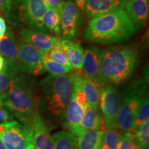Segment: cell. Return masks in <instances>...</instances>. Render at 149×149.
Instances as JSON below:
<instances>
[{
    "mask_svg": "<svg viewBox=\"0 0 149 149\" xmlns=\"http://www.w3.org/2000/svg\"><path fill=\"white\" fill-rule=\"evenodd\" d=\"M136 33L125 10H117L92 18L84 34L85 41L111 45L129 40Z\"/></svg>",
    "mask_w": 149,
    "mask_h": 149,
    "instance_id": "1",
    "label": "cell"
},
{
    "mask_svg": "<svg viewBox=\"0 0 149 149\" xmlns=\"http://www.w3.org/2000/svg\"><path fill=\"white\" fill-rule=\"evenodd\" d=\"M138 53L130 46H115L101 51L99 78L104 82L120 84L127 80L135 69Z\"/></svg>",
    "mask_w": 149,
    "mask_h": 149,
    "instance_id": "2",
    "label": "cell"
},
{
    "mask_svg": "<svg viewBox=\"0 0 149 149\" xmlns=\"http://www.w3.org/2000/svg\"><path fill=\"white\" fill-rule=\"evenodd\" d=\"M14 117L23 124H31L38 102L35 81L29 76L16 75L1 97Z\"/></svg>",
    "mask_w": 149,
    "mask_h": 149,
    "instance_id": "3",
    "label": "cell"
},
{
    "mask_svg": "<svg viewBox=\"0 0 149 149\" xmlns=\"http://www.w3.org/2000/svg\"><path fill=\"white\" fill-rule=\"evenodd\" d=\"M73 72L54 76L49 74L40 81L42 104L44 111L52 117L65 115L71 96Z\"/></svg>",
    "mask_w": 149,
    "mask_h": 149,
    "instance_id": "4",
    "label": "cell"
},
{
    "mask_svg": "<svg viewBox=\"0 0 149 149\" xmlns=\"http://www.w3.org/2000/svg\"><path fill=\"white\" fill-rule=\"evenodd\" d=\"M46 7L44 0H7L4 11L11 25L47 33L43 24Z\"/></svg>",
    "mask_w": 149,
    "mask_h": 149,
    "instance_id": "5",
    "label": "cell"
},
{
    "mask_svg": "<svg viewBox=\"0 0 149 149\" xmlns=\"http://www.w3.org/2000/svg\"><path fill=\"white\" fill-rule=\"evenodd\" d=\"M146 95V81L144 79L136 80L126 88L117 117V127L123 133L130 130L136 113Z\"/></svg>",
    "mask_w": 149,
    "mask_h": 149,
    "instance_id": "6",
    "label": "cell"
},
{
    "mask_svg": "<svg viewBox=\"0 0 149 149\" xmlns=\"http://www.w3.org/2000/svg\"><path fill=\"white\" fill-rule=\"evenodd\" d=\"M0 139L6 149H33L31 124L12 120L0 124Z\"/></svg>",
    "mask_w": 149,
    "mask_h": 149,
    "instance_id": "7",
    "label": "cell"
},
{
    "mask_svg": "<svg viewBox=\"0 0 149 149\" xmlns=\"http://www.w3.org/2000/svg\"><path fill=\"white\" fill-rule=\"evenodd\" d=\"M83 24L81 10L72 1H64L61 7V35L64 40H71L79 35Z\"/></svg>",
    "mask_w": 149,
    "mask_h": 149,
    "instance_id": "8",
    "label": "cell"
},
{
    "mask_svg": "<svg viewBox=\"0 0 149 149\" xmlns=\"http://www.w3.org/2000/svg\"><path fill=\"white\" fill-rule=\"evenodd\" d=\"M121 104L122 99L117 89L111 84H105L100 93L99 108L104 117L107 127L117 126V117Z\"/></svg>",
    "mask_w": 149,
    "mask_h": 149,
    "instance_id": "9",
    "label": "cell"
},
{
    "mask_svg": "<svg viewBox=\"0 0 149 149\" xmlns=\"http://www.w3.org/2000/svg\"><path fill=\"white\" fill-rule=\"evenodd\" d=\"M19 72L40 75L44 70L42 54L29 44L20 42L17 44Z\"/></svg>",
    "mask_w": 149,
    "mask_h": 149,
    "instance_id": "10",
    "label": "cell"
},
{
    "mask_svg": "<svg viewBox=\"0 0 149 149\" xmlns=\"http://www.w3.org/2000/svg\"><path fill=\"white\" fill-rule=\"evenodd\" d=\"M20 36L24 42L33 46L42 54L48 53L54 44L59 39V37L46 33L26 28L22 29Z\"/></svg>",
    "mask_w": 149,
    "mask_h": 149,
    "instance_id": "11",
    "label": "cell"
},
{
    "mask_svg": "<svg viewBox=\"0 0 149 149\" xmlns=\"http://www.w3.org/2000/svg\"><path fill=\"white\" fill-rule=\"evenodd\" d=\"M31 126L33 130V146L37 149H54L53 136L40 113H33Z\"/></svg>",
    "mask_w": 149,
    "mask_h": 149,
    "instance_id": "12",
    "label": "cell"
},
{
    "mask_svg": "<svg viewBox=\"0 0 149 149\" xmlns=\"http://www.w3.org/2000/svg\"><path fill=\"white\" fill-rule=\"evenodd\" d=\"M126 13L137 31L146 25L149 17V0H128Z\"/></svg>",
    "mask_w": 149,
    "mask_h": 149,
    "instance_id": "13",
    "label": "cell"
},
{
    "mask_svg": "<svg viewBox=\"0 0 149 149\" xmlns=\"http://www.w3.org/2000/svg\"><path fill=\"white\" fill-rule=\"evenodd\" d=\"M128 0H86L84 10L88 17L93 18L107 13L124 10Z\"/></svg>",
    "mask_w": 149,
    "mask_h": 149,
    "instance_id": "14",
    "label": "cell"
},
{
    "mask_svg": "<svg viewBox=\"0 0 149 149\" xmlns=\"http://www.w3.org/2000/svg\"><path fill=\"white\" fill-rule=\"evenodd\" d=\"M100 49L96 46H88L84 52L83 66L81 74L83 78L99 77L100 73Z\"/></svg>",
    "mask_w": 149,
    "mask_h": 149,
    "instance_id": "15",
    "label": "cell"
},
{
    "mask_svg": "<svg viewBox=\"0 0 149 149\" xmlns=\"http://www.w3.org/2000/svg\"><path fill=\"white\" fill-rule=\"evenodd\" d=\"M84 115V108L77 102L74 96L71 95L69 103L67 106L64 117L67 126L70 132L78 136L83 130L80 127V123Z\"/></svg>",
    "mask_w": 149,
    "mask_h": 149,
    "instance_id": "16",
    "label": "cell"
},
{
    "mask_svg": "<svg viewBox=\"0 0 149 149\" xmlns=\"http://www.w3.org/2000/svg\"><path fill=\"white\" fill-rule=\"evenodd\" d=\"M106 82L100 78H83L82 89L86 95L89 107L94 110L99 109L100 93Z\"/></svg>",
    "mask_w": 149,
    "mask_h": 149,
    "instance_id": "17",
    "label": "cell"
},
{
    "mask_svg": "<svg viewBox=\"0 0 149 149\" xmlns=\"http://www.w3.org/2000/svg\"><path fill=\"white\" fill-rule=\"evenodd\" d=\"M80 127L83 130H93L104 131L107 128L105 120L101 112L94 110L88 105L84 109L82 120L80 123Z\"/></svg>",
    "mask_w": 149,
    "mask_h": 149,
    "instance_id": "18",
    "label": "cell"
},
{
    "mask_svg": "<svg viewBox=\"0 0 149 149\" xmlns=\"http://www.w3.org/2000/svg\"><path fill=\"white\" fill-rule=\"evenodd\" d=\"M0 55L5 60L17 66L18 47L10 29H7L5 35L0 38Z\"/></svg>",
    "mask_w": 149,
    "mask_h": 149,
    "instance_id": "19",
    "label": "cell"
},
{
    "mask_svg": "<svg viewBox=\"0 0 149 149\" xmlns=\"http://www.w3.org/2000/svg\"><path fill=\"white\" fill-rule=\"evenodd\" d=\"M60 44L72 68L74 69L81 70L84 60V49L81 46L68 40H60Z\"/></svg>",
    "mask_w": 149,
    "mask_h": 149,
    "instance_id": "20",
    "label": "cell"
},
{
    "mask_svg": "<svg viewBox=\"0 0 149 149\" xmlns=\"http://www.w3.org/2000/svg\"><path fill=\"white\" fill-rule=\"evenodd\" d=\"M46 31L59 37L61 35V8L48 5L43 17Z\"/></svg>",
    "mask_w": 149,
    "mask_h": 149,
    "instance_id": "21",
    "label": "cell"
},
{
    "mask_svg": "<svg viewBox=\"0 0 149 149\" xmlns=\"http://www.w3.org/2000/svg\"><path fill=\"white\" fill-rule=\"evenodd\" d=\"M104 131L84 130L77 136L78 149H100Z\"/></svg>",
    "mask_w": 149,
    "mask_h": 149,
    "instance_id": "22",
    "label": "cell"
},
{
    "mask_svg": "<svg viewBox=\"0 0 149 149\" xmlns=\"http://www.w3.org/2000/svg\"><path fill=\"white\" fill-rule=\"evenodd\" d=\"M53 139L54 149H78L77 136L70 130L57 132Z\"/></svg>",
    "mask_w": 149,
    "mask_h": 149,
    "instance_id": "23",
    "label": "cell"
},
{
    "mask_svg": "<svg viewBox=\"0 0 149 149\" xmlns=\"http://www.w3.org/2000/svg\"><path fill=\"white\" fill-rule=\"evenodd\" d=\"M17 66L5 60V66L2 71L0 72V97L8 91L10 83L18 73Z\"/></svg>",
    "mask_w": 149,
    "mask_h": 149,
    "instance_id": "24",
    "label": "cell"
},
{
    "mask_svg": "<svg viewBox=\"0 0 149 149\" xmlns=\"http://www.w3.org/2000/svg\"><path fill=\"white\" fill-rule=\"evenodd\" d=\"M122 134L117 126L107 127L104 131L100 149H117Z\"/></svg>",
    "mask_w": 149,
    "mask_h": 149,
    "instance_id": "25",
    "label": "cell"
},
{
    "mask_svg": "<svg viewBox=\"0 0 149 149\" xmlns=\"http://www.w3.org/2000/svg\"><path fill=\"white\" fill-rule=\"evenodd\" d=\"M149 118V102H148V94L145 96L143 100L142 103L139 107L138 111L136 113L135 118H134L133 124H132L131 128L128 132L130 135L134 137L136 132L143 123L148 120Z\"/></svg>",
    "mask_w": 149,
    "mask_h": 149,
    "instance_id": "26",
    "label": "cell"
},
{
    "mask_svg": "<svg viewBox=\"0 0 149 149\" xmlns=\"http://www.w3.org/2000/svg\"><path fill=\"white\" fill-rule=\"evenodd\" d=\"M42 61L44 70H47L50 74L54 76L62 75L74 71L73 68H68L50 59L46 54H42Z\"/></svg>",
    "mask_w": 149,
    "mask_h": 149,
    "instance_id": "27",
    "label": "cell"
},
{
    "mask_svg": "<svg viewBox=\"0 0 149 149\" xmlns=\"http://www.w3.org/2000/svg\"><path fill=\"white\" fill-rule=\"evenodd\" d=\"M60 38H59V40L54 44V45L52 46V48H51L49 52L46 53V55H47L50 59H51L52 60L55 61L56 62L59 63V64L64 65V66L68 67V68H73L71 66V65L70 64L69 61L68 60L66 53H65L64 49L61 47L60 44Z\"/></svg>",
    "mask_w": 149,
    "mask_h": 149,
    "instance_id": "28",
    "label": "cell"
},
{
    "mask_svg": "<svg viewBox=\"0 0 149 149\" xmlns=\"http://www.w3.org/2000/svg\"><path fill=\"white\" fill-rule=\"evenodd\" d=\"M133 140L139 146L144 147L148 144L149 141V121L147 120L139 126L135 135L133 137Z\"/></svg>",
    "mask_w": 149,
    "mask_h": 149,
    "instance_id": "29",
    "label": "cell"
},
{
    "mask_svg": "<svg viewBox=\"0 0 149 149\" xmlns=\"http://www.w3.org/2000/svg\"><path fill=\"white\" fill-rule=\"evenodd\" d=\"M14 117L11 111L3 103L1 97H0V124H6L13 120Z\"/></svg>",
    "mask_w": 149,
    "mask_h": 149,
    "instance_id": "30",
    "label": "cell"
},
{
    "mask_svg": "<svg viewBox=\"0 0 149 149\" xmlns=\"http://www.w3.org/2000/svg\"><path fill=\"white\" fill-rule=\"evenodd\" d=\"M133 138L128 133H123L119 141L117 149H131Z\"/></svg>",
    "mask_w": 149,
    "mask_h": 149,
    "instance_id": "31",
    "label": "cell"
},
{
    "mask_svg": "<svg viewBox=\"0 0 149 149\" xmlns=\"http://www.w3.org/2000/svg\"><path fill=\"white\" fill-rule=\"evenodd\" d=\"M44 1L46 4L57 7V8H61L63 3H64L63 0H44Z\"/></svg>",
    "mask_w": 149,
    "mask_h": 149,
    "instance_id": "32",
    "label": "cell"
},
{
    "mask_svg": "<svg viewBox=\"0 0 149 149\" xmlns=\"http://www.w3.org/2000/svg\"><path fill=\"white\" fill-rule=\"evenodd\" d=\"M6 30L7 26L5 20L1 17H0V38L5 35Z\"/></svg>",
    "mask_w": 149,
    "mask_h": 149,
    "instance_id": "33",
    "label": "cell"
},
{
    "mask_svg": "<svg viewBox=\"0 0 149 149\" xmlns=\"http://www.w3.org/2000/svg\"><path fill=\"white\" fill-rule=\"evenodd\" d=\"M74 1H75L76 5L77 6L78 8H79L80 10H84L86 0H74Z\"/></svg>",
    "mask_w": 149,
    "mask_h": 149,
    "instance_id": "34",
    "label": "cell"
},
{
    "mask_svg": "<svg viewBox=\"0 0 149 149\" xmlns=\"http://www.w3.org/2000/svg\"><path fill=\"white\" fill-rule=\"evenodd\" d=\"M5 66V59L2 55H0V72L2 71Z\"/></svg>",
    "mask_w": 149,
    "mask_h": 149,
    "instance_id": "35",
    "label": "cell"
},
{
    "mask_svg": "<svg viewBox=\"0 0 149 149\" xmlns=\"http://www.w3.org/2000/svg\"><path fill=\"white\" fill-rule=\"evenodd\" d=\"M6 2L7 0H0V10H4V8Z\"/></svg>",
    "mask_w": 149,
    "mask_h": 149,
    "instance_id": "36",
    "label": "cell"
},
{
    "mask_svg": "<svg viewBox=\"0 0 149 149\" xmlns=\"http://www.w3.org/2000/svg\"><path fill=\"white\" fill-rule=\"evenodd\" d=\"M131 149H143V148L142 147L139 146L138 144H136V143L133 140V145H132Z\"/></svg>",
    "mask_w": 149,
    "mask_h": 149,
    "instance_id": "37",
    "label": "cell"
},
{
    "mask_svg": "<svg viewBox=\"0 0 149 149\" xmlns=\"http://www.w3.org/2000/svg\"><path fill=\"white\" fill-rule=\"evenodd\" d=\"M0 149H6V147L4 146V145L2 143V141H1V139H0Z\"/></svg>",
    "mask_w": 149,
    "mask_h": 149,
    "instance_id": "38",
    "label": "cell"
},
{
    "mask_svg": "<svg viewBox=\"0 0 149 149\" xmlns=\"http://www.w3.org/2000/svg\"><path fill=\"white\" fill-rule=\"evenodd\" d=\"M143 149H149L148 148V144H146V146H145L144 148H143Z\"/></svg>",
    "mask_w": 149,
    "mask_h": 149,
    "instance_id": "39",
    "label": "cell"
},
{
    "mask_svg": "<svg viewBox=\"0 0 149 149\" xmlns=\"http://www.w3.org/2000/svg\"><path fill=\"white\" fill-rule=\"evenodd\" d=\"M33 149H34V148H33Z\"/></svg>",
    "mask_w": 149,
    "mask_h": 149,
    "instance_id": "40",
    "label": "cell"
}]
</instances>
